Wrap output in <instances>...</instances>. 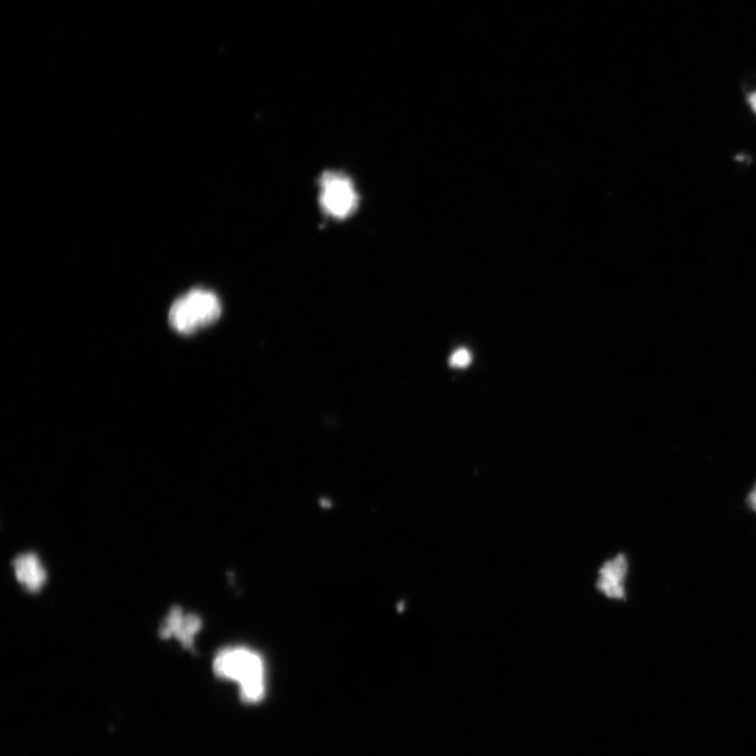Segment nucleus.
I'll return each instance as SVG.
<instances>
[{"label": "nucleus", "mask_w": 756, "mask_h": 756, "mask_svg": "<svg viewBox=\"0 0 756 756\" xmlns=\"http://www.w3.org/2000/svg\"><path fill=\"white\" fill-rule=\"evenodd\" d=\"M215 674L240 686L246 703L260 702L266 692V668L257 651L247 647H227L219 651L214 661Z\"/></svg>", "instance_id": "obj_1"}, {"label": "nucleus", "mask_w": 756, "mask_h": 756, "mask_svg": "<svg viewBox=\"0 0 756 756\" xmlns=\"http://www.w3.org/2000/svg\"><path fill=\"white\" fill-rule=\"evenodd\" d=\"M221 313L222 305L214 292L194 289L172 305L168 321L178 333L189 335L216 323Z\"/></svg>", "instance_id": "obj_2"}, {"label": "nucleus", "mask_w": 756, "mask_h": 756, "mask_svg": "<svg viewBox=\"0 0 756 756\" xmlns=\"http://www.w3.org/2000/svg\"><path fill=\"white\" fill-rule=\"evenodd\" d=\"M320 203L329 217L346 219L359 204V196L348 177L341 173L328 172L320 181Z\"/></svg>", "instance_id": "obj_3"}, {"label": "nucleus", "mask_w": 756, "mask_h": 756, "mask_svg": "<svg viewBox=\"0 0 756 756\" xmlns=\"http://www.w3.org/2000/svg\"><path fill=\"white\" fill-rule=\"evenodd\" d=\"M202 620L193 614H185L180 607H173L160 626L163 639L176 638L185 648L193 649Z\"/></svg>", "instance_id": "obj_4"}, {"label": "nucleus", "mask_w": 756, "mask_h": 756, "mask_svg": "<svg viewBox=\"0 0 756 756\" xmlns=\"http://www.w3.org/2000/svg\"><path fill=\"white\" fill-rule=\"evenodd\" d=\"M628 570L629 562L624 554L606 561L599 571L597 590L609 599L625 600Z\"/></svg>", "instance_id": "obj_5"}, {"label": "nucleus", "mask_w": 756, "mask_h": 756, "mask_svg": "<svg viewBox=\"0 0 756 756\" xmlns=\"http://www.w3.org/2000/svg\"><path fill=\"white\" fill-rule=\"evenodd\" d=\"M13 566L18 582L29 592H38L46 583L47 573L37 555H20L14 560Z\"/></svg>", "instance_id": "obj_6"}, {"label": "nucleus", "mask_w": 756, "mask_h": 756, "mask_svg": "<svg viewBox=\"0 0 756 756\" xmlns=\"http://www.w3.org/2000/svg\"><path fill=\"white\" fill-rule=\"evenodd\" d=\"M471 363V354L466 349L455 351L450 359V365L455 368H465Z\"/></svg>", "instance_id": "obj_7"}, {"label": "nucleus", "mask_w": 756, "mask_h": 756, "mask_svg": "<svg viewBox=\"0 0 756 756\" xmlns=\"http://www.w3.org/2000/svg\"><path fill=\"white\" fill-rule=\"evenodd\" d=\"M747 503L748 507L756 513V483L753 487V489L750 491L747 497Z\"/></svg>", "instance_id": "obj_8"}, {"label": "nucleus", "mask_w": 756, "mask_h": 756, "mask_svg": "<svg viewBox=\"0 0 756 756\" xmlns=\"http://www.w3.org/2000/svg\"><path fill=\"white\" fill-rule=\"evenodd\" d=\"M748 102L751 109L756 113V92L749 95Z\"/></svg>", "instance_id": "obj_9"}]
</instances>
